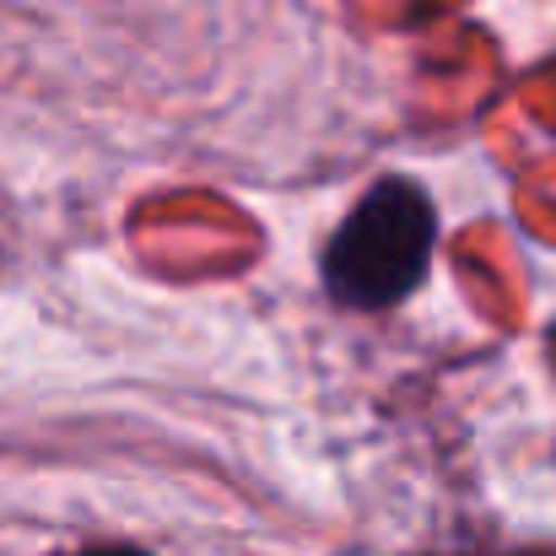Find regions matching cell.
Here are the masks:
<instances>
[{"label":"cell","mask_w":556,"mask_h":556,"mask_svg":"<svg viewBox=\"0 0 556 556\" xmlns=\"http://www.w3.org/2000/svg\"><path fill=\"white\" fill-rule=\"evenodd\" d=\"M432 243H438L432 194L416 179H378L330 232L319 254V281L341 308L357 314L394 308L421 287Z\"/></svg>","instance_id":"cell-1"},{"label":"cell","mask_w":556,"mask_h":556,"mask_svg":"<svg viewBox=\"0 0 556 556\" xmlns=\"http://www.w3.org/2000/svg\"><path fill=\"white\" fill-rule=\"evenodd\" d=\"M76 556H152V552H141V546H87Z\"/></svg>","instance_id":"cell-2"},{"label":"cell","mask_w":556,"mask_h":556,"mask_svg":"<svg viewBox=\"0 0 556 556\" xmlns=\"http://www.w3.org/2000/svg\"><path fill=\"white\" fill-rule=\"evenodd\" d=\"M503 556H556V552L546 546V552H503Z\"/></svg>","instance_id":"cell-3"}]
</instances>
